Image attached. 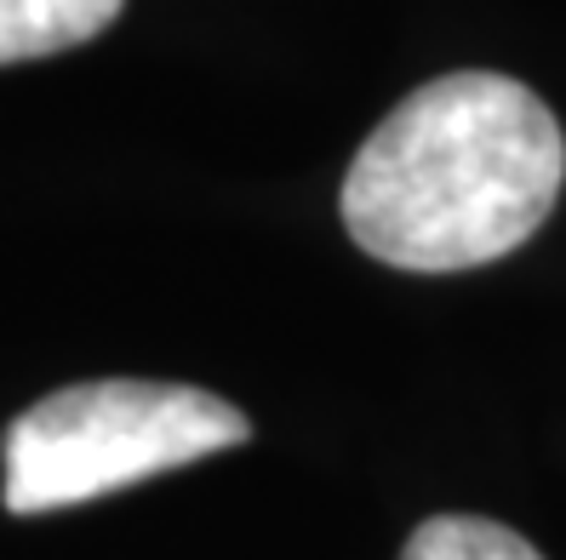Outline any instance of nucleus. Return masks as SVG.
Instances as JSON below:
<instances>
[{
	"instance_id": "1",
	"label": "nucleus",
	"mask_w": 566,
	"mask_h": 560,
	"mask_svg": "<svg viewBox=\"0 0 566 560\" xmlns=\"http://www.w3.org/2000/svg\"><path fill=\"white\" fill-rule=\"evenodd\" d=\"M566 183L560 120L532 86L458 70L401 97L344 172V229L389 270L452 275L515 252Z\"/></svg>"
},
{
	"instance_id": "2",
	"label": "nucleus",
	"mask_w": 566,
	"mask_h": 560,
	"mask_svg": "<svg viewBox=\"0 0 566 560\" xmlns=\"http://www.w3.org/2000/svg\"><path fill=\"white\" fill-rule=\"evenodd\" d=\"M252 423L223 394L149 378H97L41 394L7 430V509L46 515L229 452Z\"/></svg>"
},
{
	"instance_id": "3",
	"label": "nucleus",
	"mask_w": 566,
	"mask_h": 560,
	"mask_svg": "<svg viewBox=\"0 0 566 560\" xmlns=\"http://www.w3.org/2000/svg\"><path fill=\"white\" fill-rule=\"evenodd\" d=\"M126 0H0V63H29L97 41Z\"/></svg>"
},
{
	"instance_id": "4",
	"label": "nucleus",
	"mask_w": 566,
	"mask_h": 560,
	"mask_svg": "<svg viewBox=\"0 0 566 560\" xmlns=\"http://www.w3.org/2000/svg\"><path fill=\"white\" fill-rule=\"evenodd\" d=\"M401 560H544L521 532L481 515H436L407 538Z\"/></svg>"
}]
</instances>
